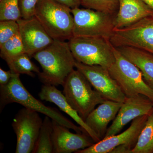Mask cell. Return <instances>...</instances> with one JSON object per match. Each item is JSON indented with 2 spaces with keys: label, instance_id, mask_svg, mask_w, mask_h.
<instances>
[{
  "label": "cell",
  "instance_id": "obj_1",
  "mask_svg": "<svg viewBox=\"0 0 153 153\" xmlns=\"http://www.w3.org/2000/svg\"><path fill=\"white\" fill-rule=\"evenodd\" d=\"M41 65L42 71L38 74L45 85H63L68 75L75 68L76 60L68 41L54 40L48 47L33 56Z\"/></svg>",
  "mask_w": 153,
  "mask_h": 153
},
{
  "label": "cell",
  "instance_id": "obj_2",
  "mask_svg": "<svg viewBox=\"0 0 153 153\" xmlns=\"http://www.w3.org/2000/svg\"><path fill=\"white\" fill-rule=\"evenodd\" d=\"M14 102L49 117L52 120L67 128L73 130L76 133L88 134L84 129L74 124L58 110L46 106L35 98L23 85L20 78V74H14L7 85L0 86L1 111L7 105Z\"/></svg>",
  "mask_w": 153,
  "mask_h": 153
},
{
  "label": "cell",
  "instance_id": "obj_3",
  "mask_svg": "<svg viewBox=\"0 0 153 153\" xmlns=\"http://www.w3.org/2000/svg\"><path fill=\"white\" fill-rule=\"evenodd\" d=\"M71 10L56 0H41L34 16L53 40L68 41L73 37L74 18Z\"/></svg>",
  "mask_w": 153,
  "mask_h": 153
},
{
  "label": "cell",
  "instance_id": "obj_4",
  "mask_svg": "<svg viewBox=\"0 0 153 153\" xmlns=\"http://www.w3.org/2000/svg\"><path fill=\"white\" fill-rule=\"evenodd\" d=\"M62 86L66 100L84 121L97 105L106 100L76 69L71 71Z\"/></svg>",
  "mask_w": 153,
  "mask_h": 153
},
{
  "label": "cell",
  "instance_id": "obj_5",
  "mask_svg": "<svg viewBox=\"0 0 153 153\" xmlns=\"http://www.w3.org/2000/svg\"><path fill=\"white\" fill-rule=\"evenodd\" d=\"M75 60L87 65H99L108 69L115 62L114 46L101 37H73L68 40Z\"/></svg>",
  "mask_w": 153,
  "mask_h": 153
},
{
  "label": "cell",
  "instance_id": "obj_6",
  "mask_svg": "<svg viewBox=\"0 0 153 153\" xmlns=\"http://www.w3.org/2000/svg\"><path fill=\"white\" fill-rule=\"evenodd\" d=\"M115 62L108 69L127 97L143 94L153 102V89L145 82L138 68L114 47Z\"/></svg>",
  "mask_w": 153,
  "mask_h": 153
},
{
  "label": "cell",
  "instance_id": "obj_7",
  "mask_svg": "<svg viewBox=\"0 0 153 153\" xmlns=\"http://www.w3.org/2000/svg\"><path fill=\"white\" fill-rule=\"evenodd\" d=\"M71 11L74 18L73 37H101L109 40L114 30L115 16L87 8L76 7Z\"/></svg>",
  "mask_w": 153,
  "mask_h": 153
},
{
  "label": "cell",
  "instance_id": "obj_8",
  "mask_svg": "<svg viewBox=\"0 0 153 153\" xmlns=\"http://www.w3.org/2000/svg\"><path fill=\"white\" fill-rule=\"evenodd\" d=\"M109 41L115 47H134L153 55V17L145 18L126 27L114 29Z\"/></svg>",
  "mask_w": 153,
  "mask_h": 153
},
{
  "label": "cell",
  "instance_id": "obj_9",
  "mask_svg": "<svg viewBox=\"0 0 153 153\" xmlns=\"http://www.w3.org/2000/svg\"><path fill=\"white\" fill-rule=\"evenodd\" d=\"M43 121L38 112L25 107L19 110L12 124L17 137L15 152H33Z\"/></svg>",
  "mask_w": 153,
  "mask_h": 153
},
{
  "label": "cell",
  "instance_id": "obj_10",
  "mask_svg": "<svg viewBox=\"0 0 153 153\" xmlns=\"http://www.w3.org/2000/svg\"><path fill=\"white\" fill-rule=\"evenodd\" d=\"M75 68L87 78L92 87L106 100L123 102L127 97L110 74L108 69L99 65H87L76 60Z\"/></svg>",
  "mask_w": 153,
  "mask_h": 153
},
{
  "label": "cell",
  "instance_id": "obj_11",
  "mask_svg": "<svg viewBox=\"0 0 153 153\" xmlns=\"http://www.w3.org/2000/svg\"><path fill=\"white\" fill-rule=\"evenodd\" d=\"M153 109V102L146 96L140 94L127 97L104 138L117 134L130 122L139 117L149 114Z\"/></svg>",
  "mask_w": 153,
  "mask_h": 153
},
{
  "label": "cell",
  "instance_id": "obj_12",
  "mask_svg": "<svg viewBox=\"0 0 153 153\" xmlns=\"http://www.w3.org/2000/svg\"><path fill=\"white\" fill-rule=\"evenodd\" d=\"M149 115L136 118L128 128L122 133L104 138L89 147L77 151L75 153H110L115 148L121 145H128L134 149Z\"/></svg>",
  "mask_w": 153,
  "mask_h": 153
},
{
  "label": "cell",
  "instance_id": "obj_13",
  "mask_svg": "<svg viewBox=\"0 0 153 153\" xmlns=\"http://www.w3.org/2000/svg\"><path fill=\"white\" fill-rule=\"evenodd\" d=\"M17 22L25 53L30 57L48 47L54 41L36 17L22 18Z\"/></svg>",
  "mask_w": 153,
  "mask_h": 153
},
{
  "label": "cell",
  "instance_id": "obj_14",
  "mask_svg": "<svg viewBox=\"0 0 153 153\" xmlns=\"http://www.w3.org/2000/svg\"><path fill=\"white\" fill-rule=\"evenodd\" d=\"M52 120L53 153H75L95 143L88 134L73 133L69 131V128Z\"/></svg>",
  "mask_w": 153,
  "mask_h": 153
},
{
  "label": "cell",
  "instance_id": "obj_15",
  "mask_svg": "<svg viewBox=\"0 0 153 153\" xmlns=\"http://www.w3.org/2000/svg\"><path fill=\"white\" fill-rule=\"evenodd\" d=\"M123 103L105 100L88 116L85 123L100 140L105 137L108 124L114 119Z\"/></svg>",
  "mask_w": 153,
  "mask_h": 153
},
{
  "label": "cell",
  "instance_id": "obj_16",
  "mask_svg": "<svg viewBox=\"0 0 153 153\" xmlns=\"http://www.w3.org/2000/svg\"><path fill=\"white\" fill-rule=\"evenodd\" d=\"M153 17V10L142 0H119L114 29L128 27L142 19Z\"/></svg>",
  "mask_w": 153,
  "mask_h": 153
},
{
  "label": "cell",
  "instance_id": "obj_17",
  "mask_svg": "<svg viewBox=\"0 0 153 153\" xmlns=\"http://www.w3.org/2000/svg\"><path fill=\"white\" fill-rule=\"evenodd\" d=\"M38 95L41 100L54 103L61 110L68 114L76 122V123L87 132L95 143L100 141L76 111L68 103L63 94L58 90L55 86L44 84L42 85L41 91L39 92Z\"/></svg>",
  "mask_w": 153,
  "mask_h": 153
},
{
  "label": "cell",
  "instance_id": "obj_18",
  "mask_svg": "<svg viewBox=\"0 0 153 153\" xmlns=\"http://www.w3.org/2000/svg\"><path fill=\"white\" fill-rule=\"evenodd\" d=\"M117 50L140 69L145 82L153 89V55L134 47H116Z\"/></svg>",
  "mask_w": 153,
  "mask_h": 153
},
{
  "label": "cell",
  "instance_id": "obj_19",
  "mask_svg": "<svg viewBox=\"0 0 153 153\" xmlns=\"http://www.w3.org/2000/svg\"><path fill=\"white\" fill-rule=\"evenodd\" d=\"M53 124L52 120L46 116L33 153H53Z\"/></svg>",
  "mask_w": 153,
  "mask_h": 153
},
{
  "label": "cell",
  "instance_id": "obj_20",
  "mask_svg": "<svg viewBox=\"0 0 153 153\" xmlns=\"http://www.w3.org/2000/svg\"><path fill=\"white\" fill-rule=\"evenodd\" d=\"M132 153H153V109L148 116Z\"/></svg>",
  "mask_w": 153,
  "mask_h": 153
},
{
  "label": "cell",
  "instance_id": "obj_21",
  "mask_svg": "<svg viewBox=\"0 0 153 153\" xmlns=\"http://www.w3.org/2000/svg\"><path fill=\"white\" fill-rule=\"evenodd\" d=\"M30 58L28 54L24 53L7 63L10 70L14 74H25L34 77V73L38 74L41 71Z\"/></svg>",
  "mask_w": 153,
  "mask_h": 153
},
{
  "label": "cell",
  "instance_id": "obj_22",
  "mask_svg": "<svg viewBox=\"0 0 153 153\" xmlns=\"http://www.w3.org/2000/svg\"><path fill=\"white\" fill-rule=\"evenodd\" d=\"M25 53L19 33L0 46V55L7 63Z\"/></svg>",
  "mask_w": 153,
  "mask_h": 153
},
{
  "label": "cell",
  "instance_id": "obj_23",
  "mask_svg": "<svg viewBox=\"0 0 153 153\" xmlns=\"http://www.w3.org/2000/svg\"><path fill=\"white\" fill-rule=\"evenodd\" d=\"M87 9L103 12L115 16L119 8V0H79Z\"/></svg>",
  "mask_w": 153,
  "mask_h": 153
},
{
  "label": "cell",
  "instance_id": "obj_24",
  "mask_svg": "<svg viewBox=\"0 0 153 153\" xmlns=\"http://www.w3.org/2000/svg\"><path fill=\"white\" fill-rule=\"evenodd\" d=\"M22 18L19 0L0 1V21H18Z\"/></svg>",
  "mask_w": 153,
  "mask_h": 153
},
{
  "label": "cell",
  "instance_id": "obj_25",
  "mask_svg": "<svg viewBox=\"0 0 153 153\" xmlns=\"http://www.w3.org/2000/svg\"><path fill=\"white\" fill-rule=\"evenodd\" d=\"M19 33V25L17 21H0V46Z\"/></svg>",
  "mask_w": 153,
  "mask_h": 153
},
{
  "label": "cell",
  "instance_id": "obj_26",
  "mask_svg": "<svg viewBox=\"0 0 153 153\" xmlns=\"http://www.w3.org/2000/svg\"><path fill=\"white\" fill-rule=\"evenodd\" d=\"M41 0H19L22 19H27L35 16L36 7Z\"/></svg>",
  "mask_w": 153,
  "mask_h": 153
},
{
  "label": "cell",
  "instance_id": "obj_27",
  "mask_svg": "<svg viewBox=\"0 0 153 153\" xmlns=\"http://www.w3.org/2000/svg\"><path fill=\"white\" fill-rule=\"evenodd\" d=\"M14 73L11 70L6 71L0 68V86L7 85L13 77Z\"/></svg>",
  "mask_w": 153,
  "mask_h": 153
},
{
  "label": "cell",
  "instance_id": "obj_28",
  "mask_svg": "<svg viewBox=\"0 0 153 153\" xmlns=\"http://www.w3.org/2000/svg\"><path fill=\"white\" fill-rule=\"evenodd\" d=\"M60 4L67 6L70 9H72L76 7H79L80 4L79 0H56Z\"/></svg>",
  "mask_w": 153,
  "mask_h": 153
},
{
  "label": "cell",
  "instance_id": "obj_29",
  "mask_svg": "<svg viewBox=\"0 0 153 153\" xmlns=\"http://www.w3.org/2000/svg\"><path fill=\"white\" fill-rule=\"evenodd\" d=\"M133 148L126 145H121L118 146L110 153H132Z\"/></svg>",
  "mask_w": 153,
  "mask_h": 153
},
{
  "label": "cell",
  "instance_id": "obj_30",
  "mask_svg": "<svg viewBox=\"0 0 153 153\" xmlns=\"http://www.w3.org/2000/svg\"><path fill=\"white\" fill-rule=\"evenodd\" d=\"M142 1L153 10V0H142Z\"/></svg>",
  "mask_w": 153,
  "mask_h": 153
},
{
  "label": "cell",
  "instance_id": "obj_31",
  "mask_svg": "<svg viewBox=\"0 0 153 153\" xmlns=\"http://www.w3.org/2000/svg\"><path fill=\"white\" fill-rule=\"evenodd\" d=\"M1 1V0H0V1Z\"/></svg>",
  "mask_w": 153,
  "mask_h": 153
}]
</instances>
